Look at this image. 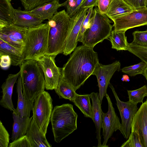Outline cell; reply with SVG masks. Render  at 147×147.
<instances>
[{"label": "cell", "instance_id": "cell-1", "mask_svg": "<svg viewBox=\"0 0 147 147\" xmlns=\"http://www.w3.org/2000/svg\"><path fill=\"white\" fill-rule=\"evenodd\" d=\"M98 55L93 48L82 45L77 47L61 69L63 80L76 91L84 84L98 65Z\"/></svg>", "mask_w": 147, "mask_h": 147}, {"label": "cell", "instance_id": "cell-2", "mask_svg": "<svg viewBox=\"0 0 147 147\" xmlns=\"http://www.w3.org/2000/svg\"><path fill=\"white\" fill-rule=\"evenodd\" d=\"M19 66L24 96L27 100L34 102L38 96L45 91L43 71L35 60H24Z\"/></svg>", "mask_w": 147, "mask_h": 147}, {"label": "cell", "instance_id": "cell-3", "mask_svg": "<svg viewBox=\"0 0 147 147\" xmlns=\"http://www.w3.org/2000/svg\"><path fill=\"white\" fill-rule=\"evenodd\" d=\"M71 17L65 9L57 12L47 22L49 26L45 55L56 57L63 53L71 30Z\"/></svg>", "mask_w": 147, "mask_h": 147}, {"label": "cell", "instance_id": "cell-4", "mask_svg": "<svg viewBox=\"0 0 147 147\" xmlns=\"http://www.w3.org/2000/svg\"><path fill=\"white\" fill-rule=\"evenodd\" d=\"M78 117L71 104H64L54 107L50 121L56 142L60 143L77 129Z\"/></svg>", "mask_w": 147, "mask_h": 147}, {"label": "cell", "instance_id": "cell-5", "mask_svg": "<svg viewBox=\"0 0 147 147\" xmlns=\"http://www.w3.org/2000/svg\"><path fill=\"white\" fill-rule=\"evenodd\" d=\"M49 30L48 22L28 28L23 51L24 60H35L46 54Z\"/></svg>", "mask_w": 147, "mask_h": 147}, {"label": "cell", "instance_id": "cell-6", "mask_svg": "<svg viewBox=\"0 0 147 147\" xmlns=\"http://www.w3.org/2000/svg\"><path fill=\"white\" fill-rule=\"evenodd\" d=\"M109 19L106 14L101 13L98 7L93 9L89 26L81 42L83 45L94 48L97 44L108 39L113 27Z\"/></svg>", "mask_w": 147, "mask_h": 147}, {"label": "cell", "instance_id": "cell-7", "mask_svg": "<svg viewBox=\"0 0 147 147\" xmlns=\"http://www.w3.org/2000/svg\"><path fill=\"white\" fill-rule=\"evenodd\" d=\"M53 100L44 91L36 98L32 109V119L40 131L46 135L53 111Z\"/></svg>", "mask_w": 147, "mask_h": 147}, {"label": "cell", "instance_id": "cell-8", "mask_svg": "<svg viewBox=\"0 0 147 147\" xmlns=\"http://www.w3.org/2000/svg\"><path fill=\"white\" fill-rule=\"evenodd\" d=\"M114 30L125 32L128 29L147 25V7L134 9L126 14L111 19Z\"/></svg>", "mask_w": 147, "mask_h": 147}, {"label": "cell", "instance_id": "cell-9", "mask_svg": "<svg viewBox=\"0 0 147 147\" xmlns=\"http://www.w3.org/2000/svg\"><path fill=\"white\" fill-rule=\"evenodd\" d=\"M109 85L116 99L121 118V123L119 130L124 138L127 140L131 132L132 121L138 110L137 105L129 100L124 102L120 100L113 86L110 83Z\"/></svg>", "mask_w": 147, "mask_h": 147}, {"label": "cell", "instance_id": "cell-10", "mask_svg": "<svg viewBox=\"0 0 147 147\" xmlns=\"http://www.w3.org/2000/svg\"><path fill=\"white\" fill-rule=\"evenodd\" d=\"M56 56L45 55L38 57L36 60L44 73L45 88L47 90H55L61 76V69L57 66L55 58Z\"/></svg>", "mask_w": 147, "mask_h": 147}, {"label": "cell", "instance_id": "cell-11", "mask_svg": "<svg viewBox=\"0 0 147 147\" xmlns=\"http://www.w3.org/2000/svg\"><path fill=\"white\" fill-rule=\"evenodd\" d=\"M120 67L121 63L117 61L107 65L99 63L94 71L93 75L97 78L99 87L98 96L101 104L103 97L107 94V89L111 78L116 71L120 70Z\"/></svg>", "mask_w": 147, "mask_h": 147}, {"label": "cell", "instance_id": "cell-12", "mask_svg": "<svg viewBox=\"0 0 147 147\" xmlns=\"http://www.w3.org/2000/svg\"><path fill=\"white\" fill-rule=\"evenodd\" d=\"M105 97L108 103V110L107 113H102V128L103 141L102 147H108L107 143L109 139L114 132L119 130L121 126L119 119L115 113L111 100L107 93Z\"/></svg>", "mask_w": 147, "mask_h": 147}, {"label": "cell", "instance_id": "cell-13", "mask_svg": "<svg viewBox=\"0 0 147 147\" xmlns=\"http://www.w3.org/2000/svg\"><path fill=\"white\" fill-rule=\"evenodd\" d=\"M28 28L13 24L0 29V39L21 51L23 53Z\"/></svg>", "mask_w": 147, "mask_h": 147}, {"label": "cell", "instance_id": "cell-14", "mask_svg": "<svg viewBox=\"0 0 147 147\" xmlns=\"http://www.w3.org/2000/svg\"><path fill=\"white\" fill-rule=\"evenodd\" d=\"M88 8H81L71 17V30L66 40L63 54H70L77 47V38L83 20Z\"/></svg>", "mask_w": 147, "mask_h": 147}, {"label": "cell", "instance_id": "cell-15", "mask_svg": "<svg viewBox=\"0 0 147 147\" xmlns=\"http://www.w3.org/2000/svg\"><path fill=\"white\" fill-rule=\"evenodd\" d=\"M131 131L136 132L143 147H147V98L142 103L134 118Z\"/></svg>", "mask_w": 147, "mask_h": 147}, {"label": "cell", "instance_id": "cell-16", "mask_svg": "<svg viewBox=\"0 0 147 147\" xmlns=\"http://www.w3.org/2000/svg\"><path fill=\"white\" fill-rule=\"evenodd\" d=\"M20 75V71L15 74H9L1 86L2 95L0 101V104L4 108L13 112L16 109L12 100L13 88Z\"/></svg>", "mask_w": 147, "mask_h": 147}, {"label": "cell", "instance_id": "cell-17", "mask_svg": "<svg viewBox=\"0 0 147 147\" xmlns=\"http://www.w3.org/2000/svg\"><path fill=\"white\" fill-rule=\"evenodd\" d=\"M43 21L30 11L22 10L20 9H14L13 24L29 28L38 25Z\"/></svg>", "mask_w": 147, "mask_h": 147}, {"label": "cell", "instance_id": "cell-18", "mask_svg": "<svg viewBox=\"0 0 147 147\" xmlns=\"http://www.w3.org/2000/svg\"><path fill=\"white\" fill-rule=\"evenodd\" d=\"M92 102V111L93 121L95 126L96 138L98 141V147H102L101 138L100 135L102 122V113L101 103L99 98L98 93L92 92L90 94Z\"/></svg>", "mask_w": 147, "mask_h": 147}, {"label": "cell", "instance_id": "cell-19", "mask_svg": "<svg viewBox=\"0 0 147 147\" xmlns=\"http://www.w3.org/2000/svg\"><path fill=\"white\" fill-rule=\"evenodd\" d=\"M17 92L18 97L17 107L15 111L13 112L16 113L21 117H30L34 102L28 101L25 98L22 90L20 75L17 82Z\"/></svg>", "mask_w": 147, "mask_h": 147}, {"label": "cell", "instance_id": "cell-20", "mask_svg": "<svg viewBox=\"0 0 147 147\" xmlns=\"http://www.w3.org/2000/svg\"><path fill=\"white\" fill-rule=\"evenodd\" d=\"M26 135L29 139L32 147H51L45 135L40 131L33 119L27 131Z\"/></svg>", "mask_w": 147, "mask_h": 147}, {"label": "cell", "instance_id": "cell-21", "mask_svg": "<svg viewBox=\"0 0 147 147\" xmlns=\"http://www.w3.org/2000/svg\"><path fill=\"white\" fill-rule=\"evenodd\" d=\"M13 123L11 137L12 141L26 135L33 117H22L13 112Z\"/></svg>", "mask_w": 147, "mask_h": 147}, {"label": "cell", "instance_id": "cell-22", "mask_svg": "<svg viewBox=\"0 0 147 147\" xmlns=\"http://www.w3.org/2000/svg\"><path fill=\"white\" fill-rule=\"evenodd\" d=\"M62 6L59 1L55 0L44 3L30 11L43 21L45 20H49L57 12L58 9Z\"/></svg>", "mask_w": 147, "mask_h": 147}, {"label": "cell", "instance_id": "cell-23", "mask_svg": "<svg viewBox=\"0 0 147 147\" xmlns=\"http://www.w3.org/2000/svg\"><path fill=\"white\" fill-rule=\"evenodd\" d=\"M0 55H8L11 61V65H20L24 61L22 52L0 39Z\"/></svg>", "mask_w": 147, "mask_h": 147}, {"label": "cell", "instance_id": "cell-24", "mask_svg": "<svg viewBox=\"0 0 147 147\" xmlns=\"http://www.w3.org/2000/svg\"><path fill=\"white\" fill-rule=\"evenodd\" d=\"M134 9L124 0H112L106 15L111 19L128 13Z\"/></svg>", "mask_w": 147, "mask_h": 147}, {"label": "cell", "instance_id": "cell-25", "mask_svg": "<svg viewBox=\"0 0 147 147\" xmlns=\"http://www.w3.org/2000/svg\"><path fill=\"white\" fill-rule=\"evenodd\" d=\"M14 9L9 0H0V29L13 24Z\"/></svg>", "mask_w": 147, "mask_h": 147}, {"label": "cell", "instance_id": "cell-26", "mask_svg": "<svg viewBox=\"0 0 147 147\" xmlns=\"http://www.w3.org/2000/svg\"><path fill=\"white\" fill-rule=\"evenodd\" d=\"M90 94H77L72 102L79 109L85 117L92 119V106L90 102Z\"/></svg>", "mask_w": 147, "mask_h": 147}, {"label": "cell", "instance_id": "cell-27", "mask_svg": "<svg viewBox=\"0 0 147 147\" xmlns=\"http://www.w3.org/2000/svg\"><path fill=\"white\" fill-rule=\"evenodd\" d=\"M54 90L60 98L69 100L72 102L77 94L73 87L63 80L62 75Z\"/></svg>", "mask_w": 147, "mask_h": 147}, {"label": "cell", "instance_id": "cell-28", "mask_svg": "<svg viewBox=\"0 0 147 147\" xmlns=\"http://www.w3.org/2000/svg\"><path fill=\"white\" fill-rule=\"evenodd\" d=\"M112 45V48L117 51L127 50L129 45L125 35V32H117L112 30L109 37Z\"/></svg>", "mask_w": 147, "mask_h": 147}, {"label": "cell", "instance_id": "cell-29", "mask_svg": "<svg viewBox=\"0 0 147 147\" xmlns=\"http://www.w3.org/2000/svg\"><path fill=\"white\" fill-rule=\"evenodd\" d=\"M127 92L130 102L137 105L139 103H143L144 97L147 96V86L144 85L134 90H127Z\"/></svg>", "mask_w": 147, "mask_h": 147}, {"label": "cell", "instance_id": "cell-30", "mask_svg": "<svg viewBox=\"0 0 147 147\" xmlns=\"http://www.w3.org/2000/svg\"><path fill=\"white\" fill-rule=\"evenodd\" d=\"M147 67V64L142 61L138 64L124 67L121 70L124 73L131 76H134L138 74L142 75Z\"/></svg>", "mask_w": 147, "mask_h": 147}, {"label": "cell", "instance_id": "cell-31", "mask_svg": "<svg viewBox=\"0 0 147 147\" xmlns=\"http://www.w3.org/2000/svg\"><path fill=\"white\" fill-rule=\"evenodd\" d=\"M132 35L133 41L130 45L147 48V30L144 31H135Z\"/></svg>", "mask_w": 147, "mask_h": 147}, {"label": "cell", "instance_id": "cell-32", "mask_svg": "<svg viewBox=\"0 0 147 147\" xmlns=\"http://www.w3.org/2000/svg\"><path fill=\"white\" fill-rule=\"evenodd\" d=\"M84 0H67L62 3L67 9V12L71 17L79 9Z\"/></svg>", "mask_w": 147, "mask_h": 147}, {"label": "cell", "instance_id": "cell-33", "mask_svg": "<svg viewBox=\"0 0 147 147\" xmlns=\"http://www.w3.org/2000/svg\"><path fill=\"white\" fill-rule=\"evenodd\" d=\"M121 147H143L139 134L135 131H131L127 140Z\"/></svg>", "mask_w": 147, "mask_h": 147}, {"label": "cell", "instance_id": "cell-34", "mask_svg": "<svg viewBox=\"0 0 147 147\" xmlns=\"http://www.w3.org/2000/svg\"><path fill=\"white\" fill-rule=\"evenodd\" d=\"M10 2L12 0H9ZM24 10L30 11L44 3L55 0H20Z\"/></svg>", "mask_w": 147, "mask_h": 147}, {"label": "cell", "instance_id": "cell-35", "mask_svg": "<svg viewBox=\"0 0 147 147\" xmlns=\"http://www.w3.org/2000/svg\"><path fill=\"white\" fill-rule=\"evenodd\" d=\"M129 45L128 51L147 64V48Z\"/></svg>", "mask_w": 147, "mask_h": 147}, {"label": "cell", "instance_id": "cell-36", "mask_svg": "<svg viewBox=\"0 0 147 147\" xmlns=\"http://www.w3.org/2000/svg\"><path fill=\"white\" fill-rule=\"evenodd\" d=\"M93 7H92L89 8L88 10L87 14L83 20L78 35V42H82L84 33L89 26L90 19L93 9Z\"/></svg>", "mask_w": 147, "mask_h": 147}, {"label": "cell", "instance_id": "cell-37", "mask_svg": "<svg viewBox=\"0 0 147 147\" xmlns=\"http://www.w3.org/2000/svg\"><path fill=\"white\" fill-rule=\"evenodd\" d=\"M9 135L1 121H0V147H8Z\"/></svg>", "mask_w": 147, "mask_h": 147}, {"label": "cell", "instance_id": "cell-38", "mask_svg": "<svg viewBox=\"0 0 147 147\" xmlns=\"http://www.w3.org/2000/svg\"><path fill=\"white\" fill-rule=\"evenodd\" d=\"M9 147H32L30 141L25 135L10 143Z\"/></svg>", "mask_w": 147, "mask_h": 147}, {"label": "cell", "instance_id": "cell-39", "mask_svg": "<svg viewBox=\"0 0 147 147\" xmlns=\"http://www.w3.org/2000/svg\"><path fill=\"white\" fill-rule=\"evenodd\" d=\"M112 0H98L97 7L99 11L106 14Z\"/></svg>", "mask_w": 147, "mask_h": 147}, {"label": "cell", "instance_id": "cell-40", "mask_svg": "<svg viewBox=\"0 0 147 147\" xmlns=\"http://www.w3.org/2000/svg\"><path fill=\"white\" fill-rule=\"evenodd\" d=\"M134 9L146 7L147 0H124Z\"/></svg>", "mask_w": 147, "mask_h": 147}, {"label": "cell", "instance_id": "cell-41", "mask_svg": "<svg viewBox=\"0 0 147 147\" xmlns=\"http://www.w3.org/2000/svg\"><path fill=\"white\" fill-rule=\"evenodd\" d=\"M1 68L6 69L9 68L11 65V61L9 57L7 55H0Z\"/></svg>", "mask_w": 147, "mask_h": 147}, {"label": "cell", "instance_id": "cell-42", "mask_svg": "<svg viewBox=\"0 0 147 147\" xmlns=\"http://www.w3.org/2000/svg\"><path fill=\"white\" fill-rule=\"evenodd\" d=\"M98 1V0H84L80 8H89L92 7L97 6Z\"/></svg>", "mask_w": 147, "mask_h": 147}, {"label": "cell", "instance_id": "cell-43", "mask_svg": "<svg viewBox=\"0 0 147 147\" xmlns=\"http://www.w3.org/2000/svg\"><path fill=\"white\" fill-rule=\"evenodd\" d=\"M121 80L123 81L129 82L130 81V79L129 76L127 75H123L121 78Z\"/></svg>", "mask_w": 147, "mask_h": 147}, {"label": "cell", "instance_id": "cell-44", "mask_svg": "<svg viewBox=\"0 0 147 147\" xmlns=\"http://www.w3.org/2000/svg\"><path fill=\"white\" fill-rule=\"evenodd\" d=\"M142 75L145 78L147 81V67L145 70Z\"/></svg>", "mask_w": 147, "mask_h": 147}]
</instances>
